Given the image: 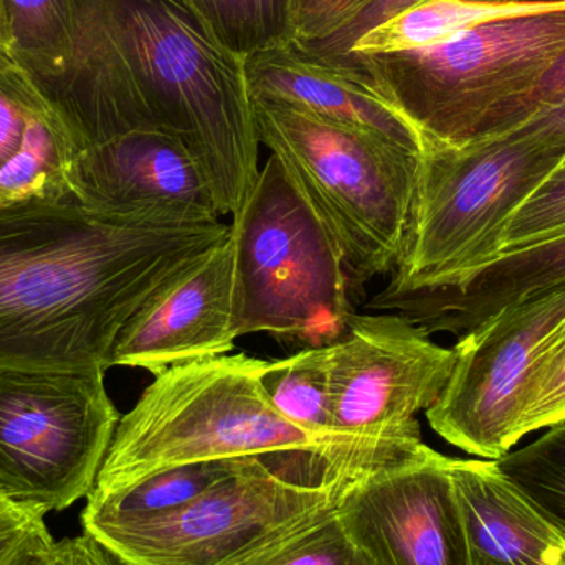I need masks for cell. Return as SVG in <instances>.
I'll return each mask as SVG.
<instances>
[{"instance_id": "17", "label": "cell", "mask_w": 565, "mask_h": 565, "mask_svg": "<svg viewBox=\"0 0 565 565\" xmlns=\"http://www.w3.org/2000/svg\"><path fill=\"white\" fill-rule=\"evenodd\" d=\"M468 565H565V531L493 460L448 457Z\"/></svg>"}, {"instance_id": "20", "label": "cell", "mask_w": 565, "mask_h": 565, "mask_svg": "<svg viewBox=\"0 0 565 565\" xmlns=\"http://www.w3.org/2000/svg\"><path fill=\"white\" fill-rule=\"evenodd\" d=\"M78 152L68 126L50 103L33 122L22 151L0 171V207L72 192L70 172Z\"/></svg>"}, {"instance_id": "32", "label": "cell", "mask_w": 565, "mask_h": 565, "mask_svg": "<svg viewBox=\"0 0 565 565\" xmlns=\"http://www.w3.org/2000/svg\"><path fill=\"white\" fill-rule=\"evenodd\" d=\"M49 533L45 521L0 500V565H7L26 544Z\"/></svg>"}, {"instance_id": "4", "label": "cell", "mask_w": 565, "mask_h": 565, "mask_svg": "<svg viewBox=\"0 0 565 565\" xmlns=\"http://www.w3.org/2000/svg\"><path fill=\"white\" fill-rule=\"evenodd\" d=\"M252 102L260 145L280 159L338 242L351 288L394 274L422 154L282 103Z\"/></svg>"}, {"instance_id": "11", "label": "cell", "mask_w": 565, "mask_h": 565, "mask_svg": "<svg viewBox=\"0 0 565 565\" xmlns=\"http://www.w3.org/2000/svg\"><path fill=\"white\" fill-rule=\"evenodd\" d=\"M328 352L332 414L342 437L371 447L420 444L415 415L444 391L454 348L431 341L398 312H377L352 316Z\"/></svg>"}, {"instance_id": "19", "label": "cell", "mask_w": 565, "mask_h": 565, "mask_svg": "<svg viewBox=\"0 0 565 565\" xmlns=\"http://www.w3.org/2000/svg\"><path fill=\"white\" fill-rule=\"evenodd\" d=\"M556 7L553 3H487L471 0H425L365 33L352 53H392L444 42L463 30L493 20ZM345 56V55H344Z\"/></svg>"}, {"instance_id": "15", "label": "cell", "mask_w": 565, "mask_h": 565, "mask_svg": "<svg viewBox=\"0 0 565 565\" xmlns=\"http://www.w3.org/2000/svg\"><path fill=\"white\" fill-rule=\"evenodd\" d=\"M252 98L271 99L361 129L422 154L424 138L361 70L311 55L288 40L247 56Z\"/></svg>"}, {"instance_id": "23", "label": "cell", "mask_w": 565, "mask_h": 565, "mask_svg": "<svg viewBox=\"0 0 565 565\" xmlns=\"http://www.w3.org/2000/svg\"><path fill=\"white\" fill-rule=\"evenodd\" d=\"M241 565H374L345 527L338 503L319 511L291 533Z\"/></svg>"}, {"instance_id": "34", "label": "cell", "mask_w": 565, "mask_h": 565, "mask_svg": "<svg viewBox=\"0 0 565 565\" xmlns=\"http://www.w3.org/2000/svg\"><path fill=\"white\" fill-rule=\"evenodd\" d=\"M0 52H7L6 20H3L2 0H0Z\"/></svg>"}, {"instance_id": "7", "label": "cell", "mask_w": 565, "mask_h": 565, "mask_svg": "<svg viewBox=\"0 0 565 565\" xmlns=\"http://www.w3.org/2000/svg\"><path fill=\"white\" fill-rule=\"evenodd\" d=\"M564 158L561 146L513 135L425 146L404 250L381 295L440 288L490 260L511 215Z\"/></svg>"}, {"instance_id": "12", "label": "cell", "mask_w": 565, "mask_h": 565, "mask_svg": "<svg viewBox=\"0 0 565 565\" xmlns=\"http://www.w3.org/2000/svg\"><path fill=\"white\" fill-rule=\"evenodd\" d=\"M338 511L374 565H468L448 457L425 444L352 478Z\"/></svg>"}, {"instance_id": "22", "label": "cell", "mask_w": 565, "mask_h": 565, "mask_svg": "<svg viewBox=\"0 0 565 565\" xmlns=\"http://www.w3.org/2000/svg\"><path fill=\"white\" fill-rule=\"evenodd\" d=\"M215 39L241 58L291 40V0H185Z\"/></svg>"}, {"instance_id": "27", "label": "cell", "mask_w": 565, "mask_h": 565, "mask_svg": "<svg viewBox=\"0 0 565 565\" xmlns=\"http://www.w3.org/2000/svg\"><path fill=\"white\" fill-rule=\"evenodd\" d=\"M565 418V332L544 352L531 377L518 425L520 438Z\"/></svg>"}, {"instance_id": "6", "label": "cell", "mask_w": 565, "mask_h": 565, "mask_svg": "<svg viewBox=\"0 0 565 565\" xmlns=\"http://www.w3.org/2000/svg\"><path fill=\"white\" fill-rule=\"evenodd\" d=\"M565 52V6L493 20L444 42L326 58L361 70L425 146L468 145L497 106L534 88Z\"/></svg>"}, {"instance_id": "29", "label": "cell", "mask_w": 565, "mask_h": 565, "mask_svg": "<svg viewBox=\"0 0 565 565\" xmlns=\"http://www.w3.org/2000/svg\"><path fill=\"white\" fill-rule=\"evenodd\" d=\"M374 0H291L289 32L298 45L319 42L338 32Z\"/></svg>"}, {"instance_id": "14", "label": "cell", "mask_w": 565, "mask_h": 565, "mask_svg": "<svg viewBox=\"0 0 565 565\" xmlns=\"http://www.w3.org/2000/svg\"><path fill=\"white\" fill-rule=\"evenodd\" d=\"M235 252L232 235L162 285L119 331L109 369L152 375L235 348Z\"/></svg>"}, {"instance_id": "24", "label": "cell", "mask_w": 565, "mask_h": 565, "mask_svg": "<svg viewBox=\"0 0 565 565\" xmlns=\"http://www.w3.org/2000/svg\"><path fill=\"white\" fill-rule=\"evenodd\" d=\"M547 428L543 437L494 463L565 531V418Z\"/></svg>"}, {"instance_id": "2", "label": "cell", "mask_w": 565, "mask_h": 565, "mask_svg": "<svg viewBox=\"0 0 565 565\" xmlns=\"http://www.w3.org/2000/svg\"><path fill=\"white\" fill-rule=\"evenodd\" d=\"M231 225L159 227L73 192L0 207V367L109 369L119 331Z\"/></svg>"}, {"instance_id": "35", "label": "cell", "mask_w": 565, "mask_h": 565, "mask_svg": "<svg viewBox=\"0 0 565 565\" xmlns=\"http://www.w3.org/2000/svg\"><path fill=\"white\" fill-rule=\"evenodd\" d=\"M520 2L553 3V6H565V0H520Z\"/></svg>"}, {"instance_id": "10", "label": "cell", "mask_w": 565, "mask_h": 565, "mask_svg": "<svg viewBox=\"0 0 565 565\" xmlns=\"http://www.w3.org/2000/svg\"><path fill=\"white\" fill-rule=\"evenodd\" d=\"M565 332V281L491 316L455 345L444 391L425 411L444 440L500 460L518 435L527 384L544 352Z\"/></svg>"}, {"instance_id": "13", "label": "cell", "mask_w": 565, "mask_h": 565, "mask_svg": "<svg viewBox=\"0 0 565 565\" xmlns=\"http://www.w3.org/2000/svg\"><path fill=\"white\" fill-rule=\"evenodd\" d=\"M70 185L96 211L159 227H202L224 217L194 152L169 132H129L82 149Z\"/></svg>"}, {"instance_id": "25", "label": "cell", "mask_w": 565, "mask_h": 565, "mask_svg": "<svg viewBox=\"0 0 565 565\" xmlns=\"http://www.w3.org/2000/svg\"><path fill=\"white\" fill-rule=\"evenodd\" d=\"M49 105L35 78L0 52V171L22 151L33 122Z\"/></svg>"}, {"instance_id": "21", "label": "cell", "mask_w": 565, "mask_h": 565, "mask_svg": "<svg viewBox=\"0 0 565 565\" xmlns=\"http://www.w3.org/2000/svg\"><path fill=\"white\" fill-rule=\"evenodd\" d=\"M7 52L35 79L65 70L72 55L73 0H2Z\"/></svg>"}, {"instance_id": "26", "label": "cell", "mask_w": 565, "mask_h": 565, "mask_svg": "<svg viewBox=\"0 0 565 565\" xmlns=\"http://www.w3.org/2000/svg\"><path fill=\"white\" fill-rule=\"evenodd\" d=\"M565 232V158L511 215L498 235L491 258L547 241ZM490 258V260H491ZM487 264V262H484Z\"/></svg>"}, {"instance_id": "8", "label": "cell", "mask_w": 565, "mask_h": 565, "mask_svg": "<svg viewBox=\"0 0 565 565\" xmlns=\"http://www.w3.org/2000/svg\"><path fill=\"white\" fill-rule=\"evenodd\" d=\"M361 473L309 451L244 458L181 510L95 543L119 565H241L338 503Z\"/></svg>"}, {"instance_id": "30", "label": "cell", "mask_w": 565, "mask_h": 565, "mask_svg": "<svg viewBox=\"0 0 565 565\" xmlns=\"http://www.w3.org/2000/svg\"><path fill=\"white\" fill-rule=\"evenodd\" d=\"M420 2H425V0H374L361 12L355 13L338 32L319 40V42L299 46L319 58H341L351 52L355 42L365 33Z\"/></svg>"}, {"instance_id": "33", "label": "cell", "mask_w": 565, "mask_h": 565, "mask_svg": "<svg viewBox=\"0 0 565 565\" xmlns=\"http://www.w3.org/2000/svg\"><path fill=\"white\" fill-rule=\"evenodd\" d=\"M508 135L533 139L544 146L565 148V102L536 113Z\"/></svg>"}, {"instance_id": "36", "label": "cell", "mask_w": 565, "mask_h": 565, "mask_svg": "<svg viewBox=\"0 0 565 565\" xmlns=\"http://www.w3.org/2000/svg\"><path fill=\"white\" fill-rule=\"evenodd\" d=\"M471 2L511 3V2H520V0H471Z\"/></svg>"}, {"instance_id": "9", "label": "cell", "mask_w": 565, "mask_h": 565, "mask_svg": "<svg viewBox=\"0 0 565 565\" xmlns=\"http://www.w3.org/2000/svg\"><path fill=\"white\" fill-rule=\"evenodd\" d=\"M105 374L0 367V500L45 518L92 493L121 420Z\"/></svg>"}, {"instance_id": "18", "label": "cell", "mask_w": 565, "mask_h": 565, "mask_svg": "<svg viewBox=\"0 0 565 565\" xmlns=\"http://www.w3.org/2000/svg\"><path fill=\"white\" fill-rule=\"evenodd\" d=\"M260 384L271 407L285 420L329 444L382 455L402 454L424 444L420 441L397 448L371 447L339 434L332 414L328 345L306 348L289 358L267 361L262 369Z\"/></svg>"}, {"instance_id": "5", "label": "cell", "mask_w": 565, "mask_h": 565, "mask_svg": "<svg viewBox=\"0 0 565 565\" xmlns=\"http://www.w3.org/2000/svg\"><path fill=\"white\" fill-rule=\"evenodd\" d=\"M231 225L237 338L267 332L322 348L355 315L338 242L271 154Z\"/></svg>"}, {"instance_id": "3", "label": "cell", "mask_w": 565, "mask_h": 565, "mask_svg": "<svg viewBox=\"0 0 565 565\" xmlns=\"http://www.w3.org/2000/svg\"><path fill=\"white\" fill-rule=\"evenodd\" d=\"M265 364L247 354H224L154 375L119 420L93 488L122 487L182 465L285 451L319 454L365 471L414 450L394 455L352 450L289 424L262 388Z\"/></svg>"}, {"instance_id": "16", "label": "cell", "mask_w": 565, "mask_h": 565, "mask_svg": "<svg viewBox=\"0 0 565 565\" xmlns=\"http://www.w3.org/2000/svg\"><path fill=\"white\" fill-rule=\"evenodd\" d=\"M565 281V232L497 255L440 288L402 295L379 292L369 308L395 311L425 334H467L508 306Z\"/></svg>"}, {"instance_id": "1", "label": "cell", "mask_w": 565, "mask_h": 565, "mask_svg": "<svg viewBox=\"0 0 565 565\" xmlns=\"http://www.w3.org/2000/svg\"><path fill=\"white\" fill-rule=\"evenodd\" d=\"M72 55L35 79L79 151L138 131L179 136L204 169L222 214L250 194L260 139L245 62L185 0H73Z\"/></svg>"}, {"instance_id": "28", "label": "cell", "mask_w": 565, "mask_h": 565, "mask_svg": "<svg viewBox=\"0 0 565 565\" xmlns=\"http://www.w3.org/2000/svg\"><path fill=\"white\" fill-rule=\"evenodd\" d=\"M563 102H565V52L533 89L497 106L478 126L470 142L508 135L527 121L531 116Z\"/></svg>"}, {"instance_id": "31", "label": "cell", "mask_w": 565, "mask_h": 565, "mask_svg": "<svg viewBox=\"0 0 565 565\" xmlns=\"http://www.w3.org/2000/svg\"><path fill=\"white\" fill-rule=\"evenodd\" d=\"M7 565H119L98 543L79 534L55 541L52 534L26 544Z\"/></svg>"}]
</instances>
